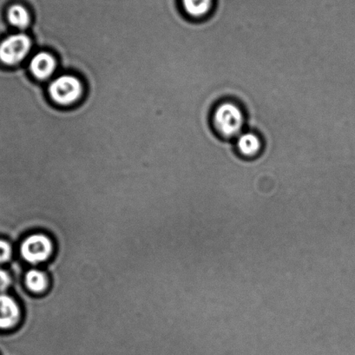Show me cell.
<instances>
[{"instance_id": "obj_3", "label": "cell", "mask_w": 355, "mask_h": 355, "mask_svg": "<svg viewBox=\"0 0 355 355\" xmlns=\"http://www.w3.org/2000/svg\"><path fill=\"white\" fill-rule=\"evenodd\" d=\"M35 43L26 33L10 34L0 41V64L6 67H18L29 57Z\"/></svg>"}, {"instance_id": "obj_9", "label": "cell", "mask_w": 355, "mask_h": 355, "mask_svg": "<svg viewBox=\"0 0 355 355\" xmlns=\"http://www.w3.org/2000/svg\"><path fill=\"white\" fill-rule=\"evenodd\" d=\"M6 19L12 27L19 31H26L32 26V15L25 6L15 4L8 9Z\"/></svg>"}, {"instance_id": "obj_12", "label": "cell", "mask_w": 355, "mask_h": 355, "mask_svg": "<svg viewBox=\"0 0 355 355\" xmlns=\"http://www.w3.org/2000/svg\"><path fill=\"white\" fill-rule=\"evenodd\" d=\"M12 284V277L8 271L0 268V293L8 291Z\"/></svg>"}, {"instance_id": "obj_11", "label": "cell", "mask_w": 355, "mask_h": 355, "mask_svg": "<svg viewBox=\"0 0 355 355\" xmlns=\"http://www.w3.org/2000/svg\"><path fill=\"white\" fill-rule=\"evenodd\" d=\"M12 249L4 240H0V264L8 263L11 259Z\"/></svg>"}, {"instance_id": "obj_2", "label": "cell", "mask_w": 355, "mask_h": 355, "mask_svg": "<svg viewBox=\"0 0 355 355\" xmlns=\"http://www.w3.org/2000/svg\"><path fill=\"white\" fill-rule=\"evenodd\" d=\"M212 125L220 137L226 139H236L243 132L245 115L239 103L224 101L215 107L211 116Z\"/></svg>"}, {"instance_id": "obj_1", "label": "cell", "mask_w": 355, "mask_h": 355, "mask_svg": "<svg viewBox=\"0 0 355 355\" xmlns=\"http://www.w3.org/2000/svg\"><path fill=\"white\" fill-rule=\"evenodd\" d=\"M46 92L53 105L60 108H71L85 98L86 87L79 76L62 73L48 83Z\"/></svg>"}, {"instance_id": "obj_4", "label": "cell", "mask_w": 355, "mask_h": 355, "mask_svg": "<svg viewBox=\"0 0 355 355\" xmlns=\"http://www.w3.org/2000/svg\"><path fill=\"white\" fill-rule=\"evenodd\" d=\"M60 63L56 54L47 50L37 51L28 62L31 76L37 82L49 81L56 74Z\"/></svg>"}, {"instance_id": "obj_8", "label": "cell", "mask_w": 355, "mask_h": 355, "mask_svg": "<svg viewBox=\"0 0 355 355\" xmlns=\"http://www.w3.org/2000/svg\"><path fill=\"white\" fill-rule=\"evenodd\" d=\"M182 8L189 19L201 20L212 12L215 0H181Z\"/></svg>"}, {"instance_id": "obj_6", "label": "cell", "mask_w": 355, "mask_h": 355, "mask_svg": "<svg viewBox=\"0 0 355 355\" xmlns=\"http://www.w3.org/2000/svg\"><path fill=\"white\" fill-rule=\"evenodd\" d=\"M20 320V309L15 300L0 293V329L15 327Z\"/></svg>"}, {"instance_id": "obj_5", "label": "cell", "mask_w": 355, "mask_h": 355, "mask_svg": "<svg viewBox=\"0 0 355 355\" xmlns=\"http://www.w3.org/2000/svg\"><path fill=\"white\" fill-rule=\"evenodd\" d=\"M51 241L44 234H34L24 241L20 252L24 259L32 264L46 261L53 253Z\"/></svg>"}, {"instance_id": "obj_7", "label": "cell", "mask_w": 355, "mask_h": 355, "mask_svg": "<svg viewBox=\"0 0 355 355\" xmlns=\"http://www.w3.org/2000/svg\"><path fill=\"white\" fill-rule=\"evenodd\" d=\"M236 147L243 157L253 158L261 153L263 149V142L257 133L242 132L236 139Z\"/></svg>"}, {"instance_id": "obj_10", "label": "cell", "mask_w": 355, "mask_h": 355, "mask_svg": "<svg viewBox=\"0 0 355 355\" xmlns=\"http://www.w3.org/2000/svg\"><path fill=\"white\" fill-rule=\"evenodd\" d=\"M26 287L34 293H41L46 291L48 286L46 275L40 270H30L26 277Z\"/></svg>"}]
</instances>
